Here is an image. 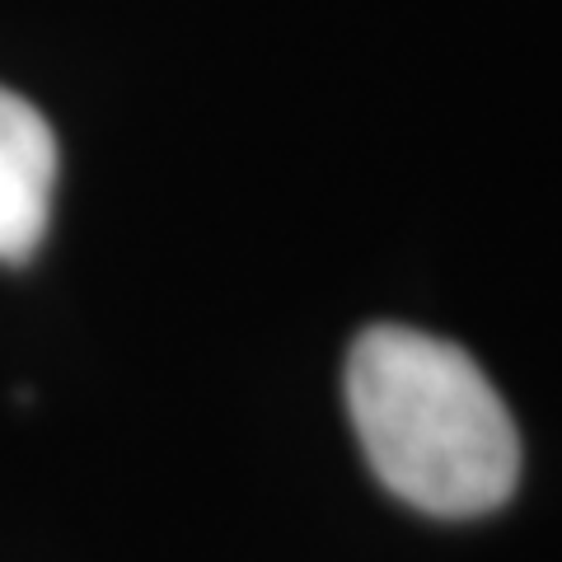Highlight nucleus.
I'll use <instances>...</instances> for the list:
<instances>
[{
  "mask_svg": "<svg viewBox=\"0 0 562 562\" xmlns=\"http://www.w3.org/2000/svg\"><path fill=\"white\" fill-rule=\"evenodd\" d=\"M347 413L366 464L398 502L446 520L512 502L520 436L464 347L408 324L366 328L347 351Z\"/></svg>",
  "mask_w": 562,
  "mask_h": 562,
  "instance_id": "nucleus-1",
  "label": "nucleus"
},
{
  "mask_svg": "<svg viewBox=\"0 0 562 562\" xmlns=\"http://www.w3.org/2000/svg\"><path fill=\"white\" fill-rule=\"evenodd\" d=\"M57 192V136L24 94L0 85V262L38 254Z\"/></svg>",
  "mask_w": 562,
  "mask_h": 562,
  "instance_id": "nucleus-2",
  "label": "nucleus"
}]
</instances>
